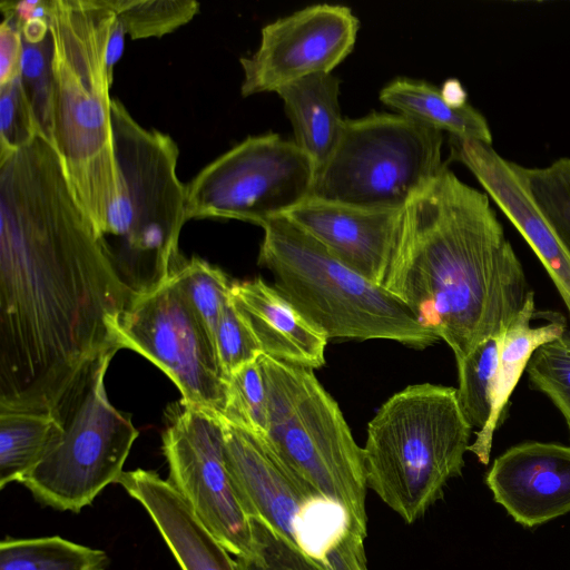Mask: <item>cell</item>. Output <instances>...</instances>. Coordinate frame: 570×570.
I'll return each mask as SVG.
<instances>
[{
  "label": "cell",
  "mask_w": 570,
  "mask_h": 570,
  "mask_svg": "<svg viewBox=\"0 0 570 570\" xmlns=\"http://www.w3.org/2000/svg\"><path fill=\"white\" fill-rule=\"evenodd\" d=\"M215 345L226 381L236 370L264 354L254 331L232 297L218 321Z\"/></svg>",
  "instance_id": "32"
},
{
  "label": "cell",
  "mask_w": 570,
  "mask_h": 570,
  "mask_svg": "<svg viewBox=\"0 0 570 570\" xmlns=\"http://www.w3.org/2000/svg\"><path fill=\"white\" fill-rule=\"evenodd\" d=\"M117 351L110 347L87 358L48 404L59 431L20 481L43 505L78 513L124 473L138 431L106 394L105 375Z\"/></svg>",
  "instance_id": "8"
},
{
  "label": "cell",
  "mask_w": 570,
  "mask_h": 570,
  "mask_svg": "<svg viewBox=\"0 0 570 570\" xmlns=\"http://www.w3.org/2000/svg\"><path fill=\"white\" fill-rule=\"evenodd\" d=\"M219 419L226 463L247 515L324 570H368L366 533L350 513L295 479L254 433Z\"/></svg>",
  "instance_id": "9"
},
{
  "label": "cell",
  "mask_w": 570,
  "mask_h": 570,
  "mask_svg": "<svg viewBox=\"0 0 570 570\" xmlns=\"http://www.w3.org/2000/svg\"><path fill=\"white\" fill-rule=\"evenodd\" d=\"M380 100L426 127L451 136L492 144L484 116L468 102L452 104L442 90L424 80L397 77L379 94Z\"/></svg>",
  "instance_id": "22"
},
{
  "label": "cell",
  "mask_w": 570,
  "mask_h": 570,
  "mask_svg": "<svg viewBox=\"0 0 570 570\" xmlns=\"http://www.w3.org/2000/svg\"><path fill=\"white\" fill-rule=\"evenodd\" d=\"M124 490L147 511L181 570H237L235 560L189 503L155 471H124Z\"/></svg>",
  "instance_id": "18"
},
{
  "label": "cell",
  "mask_w": 570,
  "mask_h": 570,
  "mask_svg": "<svg viewBox=\"0 0 570 570\" xmlns=\"http://www.w3.org/2000/svg\"><path fill=\"white\" fill-rule=\"evenodd\" d=\"M266 383L268 430L261 439L301 483L342 505L366 533L363 448L313 368L267 354L257 358Z\"/></svg>",
  "instance_id": "7"
},
{
  "label": "cell",
  "mask_w": 570,
  "mask_h": 570,
  "mask_svg": "<svg viewBox=\"0 0 570 570\" xmlns=\"http://www.w3.org/2000/svg\"><path fill=\"white\" fill-rule=\"evenodd\" d=\"M53 43L50 142L95 233L118 188L106 50L115 20L106 0H48Z\"/></svg>",
  "instance_id": "3"
},
{
  "label": "cell",
  "mask_w": 570,
  "mask_h": 570,
  "mask_svg": "<svg viewBox=\"0 0 570 570\" xmlns=\"http://www.w3.org/2000/svg\"><path fill=\"white\" fill-rule=\"evenodd\" d=\"M464 358L502 333L531 291L490 197L445 167L403 209L381 285Z\"/></svg>",
  "instance_id": "2"
},
{
  "label": "cell",
  "mask_w": 570,
  "mask_h": 570,
  "mask_svg": "<svg viewBox=\"0 0 570 570\" xmlns=\"http://www.w3.org/2000/svg\"><path fill=\"white\" fill-rule=\"evenodd\" d=\"M262 227L258 264L328 340H391L419 350L439 341L406 304L341 263L286 216Z\"/></svg>",
  "instance_id": "5"
},
{
  "label": "cell",
  "mask_w": 570,
  "mask_h": 570,
  "mask_svg": "<svg viewBox=\"0 0 570 570\" xmlns=\"http://www.w3.org/2000/svg\"><path fill=\"white\" fill-rule=\"evenodd\" d=\"M126 31L119 20L115 16L114 24L111 28V32L109 36L107 50H106V66L109 79L112 81L114 79V68L118 60L120 59L124 46H125V36Z\"/></svg>",
  "instance_id": "36"
},
{
  "label": "cell",
  "mask_w": 570,
  "mask_h": 570,
  "mask_svg": "<svg viewBox=\"0 0 570 570\" xmlns=\"http://www.w3.org/2000/svg\"><path fill=\"white\" fill-rule=\"evenodd\" d=\"M232 298L249 323L264 354L307 368L325 364L328 338L275 287L261 278L234 283Z\"/></svg>",
  "instance_id": "19"
},
{
  "label": "cell",
  "mask_w": 570,
  "mask_h": 570,
  "mask_svg": "<svg viewBox=\"0 0 570 570\" xmlns=\"http://www.w3.org/2000/svg\"><path fill=\"white\" fill-rule=\"evenodd\" d=\"M513 166L534 206L570 255V158H559L544 167Z\"/></svg>",
  "instance_id": "26"
},
{
  "label": "cell",
  "mask_w": 570,
  "mask_h": 570,
  "mask_svg": "<svg viewBox=\"0 0 570 570\" xmlns=\"http://www.w3.org/2000/svg\"><path fill=\"white\" fill-rule=\"evenodd\" d=\"M226 382L227 404L223 416L264 439L268 430V401L258 361L243 365Z\"/></svg>",
  "instance_id": "30"
},
{
  "label": "cell",
  "mask_w": 570,
  "mask_h": 570,
  "mask_svg": "<svg viewBox=\"0 0 570 570\" xmlns=\"http://www.w3.org/2000/svg\"><path fill=\"white\" fill-rule=\"evenodd\" d=\"M250 522L252 550L236 557L237 570H324L259 520L250 518Z\"/></svg>",
  "instance_id": "33"
},
{
  "label": "cell",
  "mask_w": 570,
  "mask_h": 570,
  "mask_svg": "<svg viewBox=\"0 0 570 570\" xmlns=\"http://www.w3.org/2000/svg\"><path fill=\"white\" fill-rule=\"evenodd\" d=\"M174 277L215 341L216 327L232 297L234 283L220 268L195 256L185 258Z\"/></svg>",
  "instance_id": "28"
},
{
  "label": "cell",
  "mask_w": 570,
  "mask_h": 570,
  "mask_svg": "<svg viewBox=\"0 0 570 570\" xmlns=\"http://www.w3.org/2000/svg\"><path fill=\"white\" fill-rule=\"evenodd\" d=\"M502 333L485 338L456 362L458 401L468 423L479 431L487 425L492 410Z\"/></svg>",
  "instance_id": "25"
},
{
  "label": "cell",
  "mask_w": 570,
  "mask_h": 570,
  "mask_svg": "<svg viewBox=\"0 0 570 570\" xmlns=\"http://www.w3.org/2000/svg\"><path fill=\"white\" fill-rule=\"evenodd\" d=\"M22 36L18 27L8 19L0 24V86L20 76Z\"/></svg>",
  "instance_id": "35"
},
{
  "label": "cell",
  "mask_w": 570,
  "mask_h": 570,
  "mask_svg": "<svg viewBox=\"0 0 570 570\" xmlns=\"http://www.w3.org/2000/svg\"><path fill=\"white\" fill-rule=\"evenodd\" d=\"M53 43L50 32L37 40L22 38L20 80L40 134L50 141L52 128Z\"/></svg>",
  "instance_id": "29"
},
{
  "label": "cell",
  "mask_w": 570,
  "mask_h": 570,
  "mask_svg": "<svg viewBox=\"0 0 570 570\" xmlns=\"http://www.w3.org/2000/svg\"><path fill=\"white\" fill-rule=\"evenodd\" d=\"M494 501L532 528L570 512V445L527 441L498 456L485 476Z\"/></svg>",
  "instance_id": "15"
},
{
  "label": "cell",
  "mask_w": 570,
  "mask_h": 570,
  "mask_svg": "<svg viewBox=\"0 0 570 570\" xmlns=\"http://www.w3.org/2000/svg\"><path fill=\"white\" fill-rule=\"evenodd\" d=\"M118 188L96 233L134 296L168 281L185 257L178 240L188 220L187 187L177 175L175 140L146 129L117 98L111 101Z\"/></svg>",
  "instance_id": "4"
},
{
  "label": "cell",
  "mask_w": 570,
  "mask_h": 570,
  "mask_svg": "<svg viewBox=\"0 0 570 570\" xmlns=\"http://www.w3.org/2000/svg\"><path fill=\"white\" fill-rule=\"evenodd\" d=\"M360 20L344 4L315 3L277 18L261 30L257 50L239 59L243 97L276 91L317 72H332L354 48Z\"/></svg>",
  "instance_id": "14"
},
{
  "label": "cell",
  "mask_w": 570,
  "mask_h": 570,
  "mask_svg": "<svg viewBox=\"0 0 570 570\" xmlns=\"http://www.w3.org/2000/svg\"><path fill=\"white\" fill-rule=\"evenodd\" d=\"M163 453L169 483L210 533L230 554H248L252 522L226 463L219 416L183 406L163 433Z\"/></svg>",
  "instance_id": "13"
},
{
  "label": "cell",
  "mask_w": 570,
  "mask_h": 570,
  "mask_svg": "<svg viewBox=\"0 0 570 570\" xmlns=\"http://www.w3.org/2000/svg\"><path fill=\"white\" fill-rule=\"evenodd\" d=\"M534 314V293L531 291L522 309L502 333L490 419L487 425L476 432L474 442L469 446V451L474 453L482 464L490 461L494 432L533 353L567 331L562 315L551 316L548 323L531 326Z\"/></svg>",
  "instance_id": "20"
},
{
  "label": "cell",
  "mask_w": 570,
  "mask_h": 570,
  "mask_svg": "<svg viewBox=\"0 0 570 570\" xmlns=\"http://www.w3.org/2000/svg\"><path fill=\"white\" fill-rule=\"evenodd\" d=\"M442 131L402 114L345 118L338 141L316 169L308 198L403 210L445 167Z\"/></svg>",
  "instance_id": "10"
},
{
  "label": "cell",
  "mask_w": 570,
  "mask_h": 570,
  "mask_svg": "<svg viewBox=\"0 0 570 570\" xmlns=\"http://www.w3.org/2000/svg\"><path fill=\"white\" fill-rule=\"evenodd\" d=\"M451 156L478 179L537 255L570 316V255L520 183L512 161L491 145L451 136Z\"/></svg>",
  "instance_id": "17"
},
{
  "label": "cell",
  "mask_w": 570,
  "mask_h": 570,
  "mask_svg": "<svg viewBox=\"0 0 570 570\" xmlns=\"http://www.w3.org/2000/svg\"><path fill=\"white\" fill-rule=\"evenodd\" d=\"M108 564L106 551L59 535L0 543V570H106Z\"/></svg>",
  "instance_id": "24"
},
{
  "label": "cell",
  "mask_w": 570,
  "mask_h": 570,
  "mask_svg": "<svg viewBox=\"0 0 570 570\" xmlns=\"http://www.w3.org/2000/svg\"><path fill=\"white\" fill-rule=\"evenodd\" d=\"M134 295L78 205L51 142L0 160V409L48 411L90 356L120 350Z\"/></svg>",
  "instance_id": "1"
},
{
  "label": "cell",
  "mask_w": 570,
  "mask_h": 570,
  "mask_svg": "<svg viewBox=\"0 0 570 570\" xmlns=\"http://www.w3.org/2000/svg\"><path fill=\"white\" fill-rule=\"evenodd\" d=\"M341 263L381 286L403 210H377L307 198L284 214Z\"/></svg>",
  "instance_id": "16"
},
{
  "label": "cell",
  "mask_w": 570,
  "mask_h": 570,
  "mask_svg": "<svg viewBox=\"0 0 570 570\" xmlns=\"http://www.w3.org/2000/svg\"><path fill=\"white\" fill-rule=\"evenodd\" d=\"M118 341L120 348L141 354L175 383L183 406L225 414L227 382L214 337L174 275L132 297L119 317Z\"/></svg>",
  "instance_id": "12"
},
{
  "label": "cell",
  "mask_w": 570,
  "mask_h": 570,
  "mask_svg": "<svg viewBox=\"0 0 570 570\" xmlns=\"http://www.w3.org/2000/svg\"><path fill=\"white\" fill-rule=\"evenodd\" d=\"M131 39L160 38L189 22L199 11L194 0H106Z\"/></svg>",
  "instance_id": "27"
},
{
  "label": "cell",
  "mask_w": 570,
  "mask_h": 570,
  "mask_svg": "<svg viewBox=\"0 0 570 570\" xmlns=\"http://www.w3.org/2000/svg\"><path fill=\"white\" fill-rule=\"evenodd\" d=\"M41 136L20 76L0 86V160Z\"/></svg>",
  "instance_id": "34"
},
{
  "label": "cell",
  "mask_w": 570,
  "mask_h": 570,
  "mask_svg": "<svg viewBox=\"0 0 570 570\" xmlns=\"http://www.w3.org/2000/svg\"><path fill=\"white\" fill-rule=\"evenodd\" d=\"M525 371L531 385L562 414L570 433V331L540 346Z\"/></svg>",
  "instance_id": "31"
},
{
  "label": "cell",
  "mask_w": 570,
  "mask_h": 570,
  "mask_svg": "<svg viewBox=\"0 0 570 570\" xmlns=\"http://www.w3.org/2000/svg\"><path fill=\"white\" fill-rule=\"evenodd\" d=\"M471 433L456 389L431 383L403 389L368 422L363 448L367 488L413 523L461 474Z\"/></svg>",
  "instance_id": "6"
},
{
  "label": "cell",
  "mask_w": 570,
  "mask_h": 570,
  "mask_svg": "<svg viewBox=\"0 0 570 570\" xmlns=\"http://www.w3.org/2000/svg\"><path fill=\"white\" fill-rule=\"evenodd\" d=\"M58 431L49 411L0 409V489L20 483L43 458Z\"/></svg>",
  "instance_id": "23"
},
{
  "label": "cell",
  "mask_w": 570,
  "mask_h": 570,
  "mask_svg": "<svg viewBox=\"0 0 570 570\" xmlns=\"http://www.w3.org/2000/svg\"><path fill=\"white\" fill-rule=\"evenodd\" d=\"M315 165L276 132L248 136L205 166L187 185V218L264 225L306 200Z\"/></svg>",
  "instance_id": "11"
},
{
  "label": "cell",
  "mask_w": 570,
  "mask_h": 570,
  "mask_svg": "<svg viewBox=\"0 0 570 570\" xmlns=\"http://www.w3.org/2000/svg\"><path fill=\"white\" fill-rule=\"evenodd\" d=\"M446 99L455 105L466 104L465 91L456 80L446 81L441 89Z\"/></svg>",
  "instance_id": "37"
},
{
  "label": "cell",
  "mask_w": 570,
  "mask_h": 570,
  "mask_svg": "<svg viewBox=\"0 0 570 570\" xmlns=\"http://www.w3.org/2000/svg\"><path fill=\"white\" fill-rule=\"evenodd\" d=\"M340 85L341 80L333 72H317L275 91L293 126L294 141L316 169L332 154L344 125L338 102Z\"/></svg>",
  "instance_id": "21"
}]
</instances>
